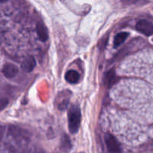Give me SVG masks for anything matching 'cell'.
Returning <instances> with one entry per match:
<instances>
[{
	"label": "cell",
	"instance_id": "obj_1",
	"mask_svg": "<svg viewBox=\"0 0 153 153\" xmlns=\"http://www.w3.org/2000/svg\"><path fill=\"white\" fill-rule=\"evenodd\" d=\"M81 111L77 105H72L68 111V126L72 134H76L79 131L81 123Z\"/></svg>",
	"mask_w": 153,
	"mask_h": 153
},
{
	"label": "cell",
	"instance_id": "obj_2",
	"mask_svg": "<svg viewBox=\"0 0 153 153\" xmlns=\"http://www.w3.org/2000/svg\"><path fill=\"white\" fill-rule=\"evenodd\" d=\"M136 30L146 36L153 35V24L146 19L138 21L135 25Z\"/></svg>",
	"mask_w": 153,
	"mask_h": 153
},
{
	"label": "cell",
	"instance_id": "obj_3",
	"mask_svg": "<svg viewBox=\"0 0 153 153\" xmlns=\"http://www.w3.org/2000/svg\"><path fill=\"white\" fill-rule=\"evenodd\" d=\"M105 140L106 146H107L108 150L110 152H121L120 145L118 143L117 140L114 136L112 134H107L105 136Z\"/></svg>",
	"mask_w": 153,
	"mask_h": 153
},
{
	"label": "cell",
	"instance_id": "obj_4",
	"mask_svg": "<svg viewBox=\"0 0 153 153\" xmlns=\"http://www.w3.org/2000/svg\"><path fill=\"white\" fill-rule=\"evenodd\" d=\"M2 73L7 79H12L19 73V69L14 64L7 63L3 67Z\"/></svg>",
	"mask_w": 153,
	"mask_h": 153
},
{
	"label": "cell",
	"instance_id": "obj_5",
	"mask_svg": "<svg viewBox=\"0 0 153 153\" xmlns=\"http://www.w3.org/2000/svg\"><path fill=\"white\" fill-rule=\"evenodd\" d=\"M36 31H37L38 37L41 41L45 42L48 40L49 38L48 30L43 22H40V21L37 22L36 25Z\"/></svg>",
	"mask_w": 153,
	"mask_h": 153
},
{
	"label": "cell",
	"instance_id": "obj_6",
	"mask_svg": "<svg viewBox=\"0 0 153 153\" xmlns=\"http://www.w3.org/2000/svg\"><path fill=\"white\" fill-rule=\"evenodd\" d=\"M117 81L116 73L114 69H111V70L108 71L105 74L104 78V83L105 86H107L108 88H111L115 84Z\"/></svg>",
	"mask_w": 153,
	"mask_h": 153
},
{
	"label": "cell",
	"instance_id": "obj_7",
	"mask_svg": "<svg viewBox=\"0 0 153 153\" xmlns=\"http://www.w3.org/2000/svg\"><path fill=\"white\" fill-rule=\"evenodd\" d=\"M36 66V62L34 58L32 56H29L28 58H25V60L22 62L21 67H22V70H24L26 73H29L31 72Z\"/></svg>",
	"mask_w": 153,
	"mask_h": 153
},
{
	"label": "cell",
	"instance_id": "obj_8",
	"mask_svg": "<svg viewBox=\"0 0 153 153\" xmlns=\"http://www.w3.org/2000/svg\"><path fill=\"white\" fill-rule=\"evenodd\" d=\"M80 76L76 70H69L65 74V79L68 83L76 84L79 81Z\"/></svg>",
	"mask_w": 153,
	"mask_h": 153
},
{
	"label": "cell",
	"instance_id": "obj_9",
	"mask_svg": "<svg viewBox=\"0 0 153 153\" xmlns=\"http://www.w3.org/2000/svg\"><path fill=\"white\" fill-rule=\"evenodd\" d=\"M128 32H120L119 34H117L114 37V48H117L118 46H120L121 44L124 43L127 37H128Z\"/></svg>",
	"mask_w": 153,
	"mask_h": 153
},
{
	"label": "cell",
	"instance_id": "obj_10",
	"mask_svg": "<svg viewBox=\"0 0 153 153\" xmlns=\"http://www.w3.org/2000/svg\"><path fill=\"white\" fill-rule=\"evenodd\" d=\"M8 104V100L7 99H1L0 100V111H2L4 108H6V106Z\"/></svg>",
	"mask_w": 153,
	"mask_h": 153
},
{
	"label": "cell",
	"instance_id": "obj_11",
	"mask_svg": "<svg viewBox=\"0 0 153 153\" xmlns=\"http://www.w3.org/2000/svg\"><path fill=\"white\" fill-rule=\"evenodd\" d=\"M7 1V0H0V3H4V2H6Z\"/></svg>",
	"mask_w": 153,
	"mask_h": 153
}]
</instances>
